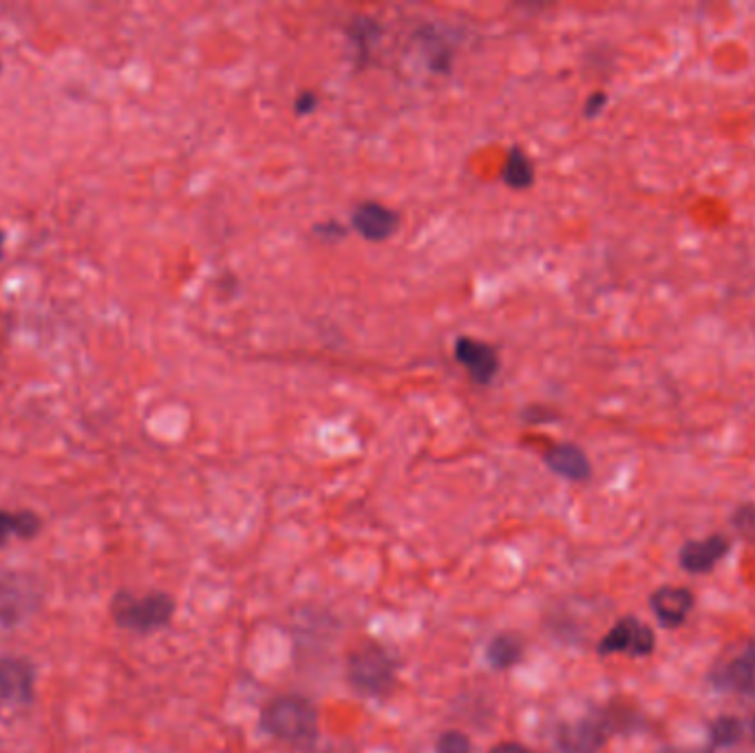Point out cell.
I'll return each mask as SVG.
<instances>
[{"mask_svg": "<svg viewBox=\"0 0 755 753\" xmlns=\"http://www.w3.org/2000/svg\"><path fill=\"white\" fill-rule=\"evenodd\" d=\"M605 105H607V96H605L604 91L593 93L590 100L586 102V118H597L604 111Z\"/></svg>", "mask_w": 755, "mask_h": 753, "instance_id": "7402d4cb", "label": "cell"}, {"mask_svg": "<svg viewBox=\"0 0 755 753\" xmlns=\"http://www.w3.org/2000/svg\"><path fill=\"white\" fill-rule=\"evenodd\" d=\"M501 179L510 188H517V190L528 188L535 181V164H533V159L521 149H513L510 155L506 157Z\"/></svg>", "mask_w": 755, "mask_h": 753, "instance_id": "2e32d148", "label": "cell"}, {"mask_svg": "<svg viewBox=\"0 0 755 753\" xmlns=\"http://www.w3.org/2000/svg\"><path fill=\"white\" fill-rule=\"evenodd\" d=\"M0 69H2V62H0Z\"/></svg>", "mask_w": 755, "mask_h": 753, "instance_id": "4316f807", "label": "cell"}, {"mask_svg": "<svg viewBox=\"0 0 755 753\" xmlns=\"http://www.w3.org/2000/svg\"><path fill=\"white\" fill-rule=\"evenodd\" d=\"M33 667L22 658H0V705H31L33 703Z\"/></svg>", "mask_w": 755, "mask_h": 753, "instance_id": "8992f818", "label": "cell"}, {"mask_svg": "<svg viewBox=\"0 0 755 753\" xmlns=\"http://www.w3.org/2000/svg\"><path fill=\"white\" fill-rule=\"evenodd\" d=\"M438 753H470V741L459 732H447L438 741Z\"/></svg>", "mask_w": 755, "mask_h": 753, "instance_id": "ffe728a7", "label": "cell"}, {"mask_svg": "<svg viewBox=\"0 0 755 753\" xmlns=\"http://www.w3.org/2000/svg\"><path fill=\"white\" fill-rule=\"evenodd\" d=\"M297 113L299 116H307L318 107V96L314 91H302L301 96L297 98Z\"/></svg>", "mask_w": 755, "mask_h": 753, "instance_id": "44dd1931", "label": "cell"}, {"mask_svg": "<svg viewBox=\"0 0 755 753\" xmlns=\"http://www.w3.org/2000/svg\"><path fill=\"white\" fill-rule=\"evenodd\" d=\"M351 687L369 698H380L396 687V658L383 645L358 647L347 663Z\"/></svg>", "mask_w": 755, "mask_h": 753, "instance_id": "7a4b0ae2", "label": "cell"}, {"mask_svg": "<svg viewBox=\"0 0 755 753\" xmlns=\"http://www.w3.org/2000/svg\"><path fill=\"white\" fill-rule=\"evenodd\" d=\"M669 753H703V752H669Z\"/></svg>", "mask_w": 755, "mask_h": 753, "instance_id": "484cf974", "label": "cell"}, {"mask_svg": "<svg viewBox=\"0 0 755 753\" xmlns=\"http://www.w3.org/2000/svg\"><path fill=\"white\" fill-rule=\"evenodd\" d=\"M609 730L604 719L586 716L575 723H566L557 732L559 753H599L604 750Z\"/></svg>", "mask_w": 755, "mask_h": 753, "instance_id": "5b68a950", "label": "cell"}, {"mask_svg": "<svg viewBox=\"0 0 755 753\" xmlns=\"http://www.w3.org/2000/svg\"><path fill=\"white\" fill-rule=\"evenodd\" d=\"M380 27L374 22V20H367V18H358L354 20L351 29H349V38L358 44V53L360 56H367L369 53V44L367 40H376Z\"/></svg>", "mask_w": 755, "mask_h": 753, "instance_id": "ac0fdd59", "label": "cell"}, {"mask_svg": "<svg viewBox=\"0 0 755 753\" xmlns=\"http://www.w3.org/2000/svg\"><path fill=\"white\" fill-rule=\"evenodd\" d=\"M749 727H752V730H749V736H752V741L755 743V719L749 723Z\"/></svg>", "mask_w": 755, "mask_h": 753, "instance_id": "d4e9b609", "label": "cell"}, {"mask_svg": "<svg viewBox=\"0 0 755 753\" xmlns=\"http://www.w3.org/2000/svg\"><path fill=\"white\" fill-rule=\"evenodd\" d=\"M546 464L553 473L570 479V482H586L593 475V466L588 455L577 445H555L546 453Z\"/></svg>", "mask_w": 755, "mask_h": 753, "instance_id": "4fadbf2b", "label": "cell"}, {"mask_svg": "<svg viewBox=\"0 0 755 753\" xmlns=\"http://www.w3.org/2000/svg\"><path fill=\"white\" fill-rule=\"evenodd\" d=\"M351 224H354L356 232L362 235L367 241H385V239L396 235V230L400 226V217H398V212H394L391 208H387L383 204L367 201V204L356 208Z\"/></svg>", "mask_w": 755, "mask_h": 753, "instance_id": "30bf717a", "label": "cell"}, {"mask_svg": "<svg viewBox=\"0 0 755 753\" xmlns=\"http://www.w3.org/2000/svg\"><path fill=\"white\" fill-rule=\"evenodd\" d=\"M745 739V725L738 719L723 716L712 725V741L718 747L738 745Z\"/></svg>", "mask_w": 755, "mask_h": 753, "instance_id": "e0dca14e", "label": "cell"}, {"mask_svg": "<svg viewBox=\"0 0 755 753\" xmlns=\"http://www.w3.org/2000/svg\"><path fill=\"white\" fill-rule=\"evenodd\" d=\"M38 593L33 582L20 575L0 577V623L11 625L33 612Z\"/></svg>", "mask_w": 755, "mask_h": 753, "instance_id": "9c48e42d", "label": "cell"}, {"mask_svg": "<svg viewBox=\"0 0 755 753\" xmlns=\"http://www.w3.org/2000/svg\"><path fill=\"white\" fill-rule=\"evenodd\" d=\"M455 358L477 385H488L499 371L497 351L488 343L470 336H461L455 343Z\"/></svg>", "mask_w": 755, "mask_h": 753, "instance_id": "ba28073f", "label": "cell"}, {"mask_svg": "<svg viewBox=\"0 0 755 753\" xmlns=\"http://www.w3.org/2000/svg\"><path fill=\"white\" fill-rule=\"evenodd\" d=\"M2 257H4V232L0 230V261H2Z\"/></svg>", "mask_w": 755, "mask_h": 753, "instance_id": "cb8c5ba5", "label": "cell"}, {"mask_svg": "<svg viewBox=\"0 0 755 753\" xmlns=\"http://www.w3.org/2000/svg\"><path fill=\"white\" fill-rule=\"evenodd\" d=\"M524 656V641L517 634H499L486 647V658L493 670H510Z\"/></svg>", "mask_w": 755, "mask_h": 753, "instance_id": "9a60e30c", "label": "cell"}, {"mask_svg": "<svg viewBox=\"0 0 755 753\" xmlns=\"http://www.w3.org/2000/svg\"><path fill=\"white\" fill-rule=\"evenodd\" d=\"M175 602L166 593H151L145 597H136L127 591H120L111 602V616L118 627L149 634L166 627L172 621Z\"/></svg>", "mask_w": 755, "mask_h": 753, "instance_id": "3957f363", "label": "cell"}, {"mask_svg": "<svg viewBox=\"0 0 755 753\" xmlns=\"http://www.w3.org/2000/svg\"><path fill=\"white\" fill-rule=\"evenodd\" d=\"M694 593L689 588H678V586H665L658 588L652 597L649 605L656 614V618L667 625V627H678L685 623L694 607Z\"/></svg>", "mask_w": 755, "mask_h": 753, "instance_id": "7c38bea8", "label": "cell"}, {"mask_svg": "<svg viewBox=\"0 0 755 753\" xmlns=\"http://www.w3.org/2000/svg\"><path fill=\"white\" fill-rule=\"evenodd\" d=\"M656 636L647 623L636 616L620 618L599 643V654H629L649 656L654 652Z\"/></svg>", "mask_w": 755, "mask_h": 753, "instance_id": "277c9868", "label": "cell"}, {"mask_svg": "<svg viewBox=\"0 0 755 753\" xmlns=\"http://www.w3.org/2000/svg\"><path fill=\"white\" fill-rule=\"evenodd\" d=\"M261 725L270 736L284 743L307 745L316 739L318 714L301 696H281L264 710Z\"/></svg>", "mask_w": 755, "mask_h": 753, "instance_id": "6da1fadb", "label": "cell"}, {"mask_svg": "<svg viewBox=\"0 0 755 753\" xmlns=\"http://www.w3.org/2000/svg\"><path fill=\"white\" fill-rule=\"evenodd\" d=\"M712 681H714L716 687H721L725 692L741 694V696H754L755 698V643L747 645L745 650H741L729 661L721 663L714 670Z\"/></svg>", "mask_w": 755, "mask_h": 753, "instance_id": "52a82bcc", "label": "cell"}, {"mask_svg": "<svg viewBox=\"0 0 755 753\" xmlns=\"http://www.w3.org/2000/svg\"><path fill=\"white\" fill-rule=\"evenodd\" d=\"M488 753H533L528 747H524V745H519V743H499V745H495L493 750Z\"/></svg>", "mask_w": 755, "mask_h": 753, "instance_id": "603a6c76", "label": "cell"}, {"mask_svg": "<svg viewBox=\"0 0 755 753\" xmlns=\"http://www.w3.org/2000/svg\"><path fill=\"white\" fill-rule=\"evenodd\" d=\"M42 528V519L33 511H0V548L11 539H33Z\"/></svg>", "mask_w": 755, "mask_h": 753, "instance_id": "5bb4252c", "label": "cell"}, {"mask_svg": "<svg viewBox=\"0 0 755 753\" xmlns=\"http://www.w3.org/2000/svg\"><path fill=\"white\" fill-rule=\"evenodd\" d=\"M732 524L738 535H743L747 542H755V504H743L736 508Z\"/></svg>", "mask_w": 755, "mask_h": 753, "instance_id": "d6986e66", "label": "cell"}, {"mask_svg": "<svg viewBox=\"0 0 755 753\" xmlns=\"http://www.w3.org/2000/svg\"><path fill=\"white\" fill-rule=\"evenodd\" d=\"M732 544L725 535H712L701 542H687L681 548V566L692 575H705L716 568L718 562H723L729 553Z\"/></svg>", "mask_w": 755, "mask_h": 753, "instance_id": "8fae6325", "label": "cell"}]
</instances>
